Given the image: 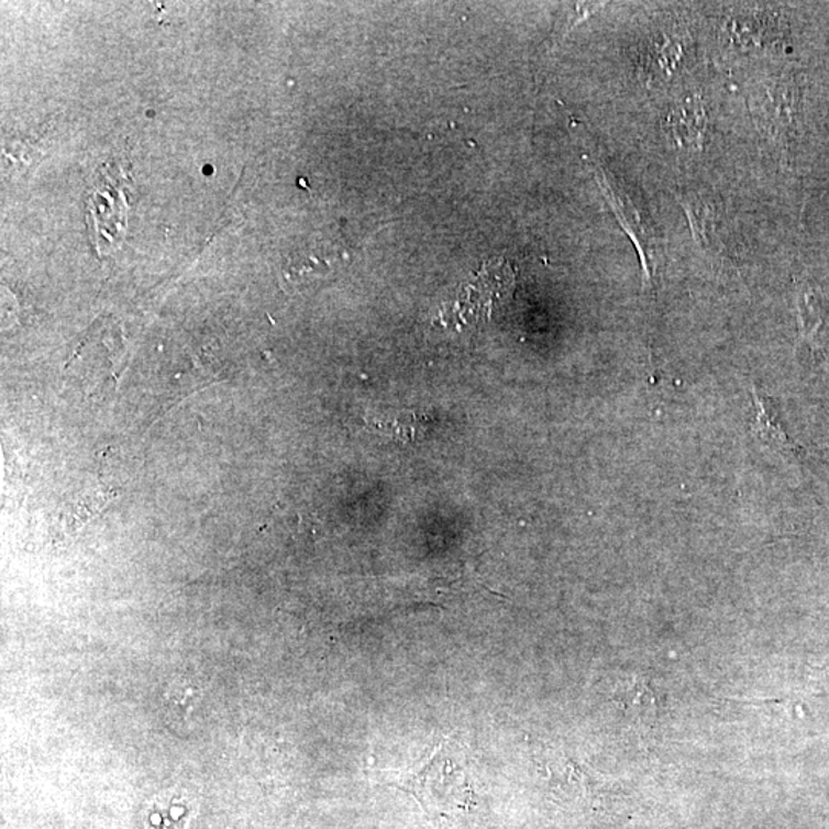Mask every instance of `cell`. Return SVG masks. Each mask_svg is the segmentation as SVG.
<instances>
[{
    "label": "cell",
    "mask_w": 829,
    "mask_h": 829,
    "mask_svg": "<svg viewBox=\"0 0 829 829\" xmlns=\"http://www.w3.org/2000/svg\"><path fill=\"white\" fill-rule=\"evenodd\" d=\"M398 786L417 796L424 808L435 813L436 817L443 811H467V805L474 797L466 755L451 739L441 741L420 770L401 776Z\"/></svg>",
    "instance_id": "6da1fadb"
},
{
    "label": "cell",
    "mask_w": 829,
    "mask_h": 829,
    "mask_svg": "<svg viewBox=\"0 0 829 829\" xmlns=\"http://www.w3.org/2000/svg\"><path fill=\"white\" fill-rule=\"evenodd\" d=\"M707 123L703 103L697 99H685L674 104L664 122L666 137L682 150H696L703 141Z\"/></svg>",
    "instance_id": "7a4b0ae2"
},
{
    "label": "cell",
    "mask_w": 829,
    "mask_h": 829,
    "mask_svg": "<svg viewBox=\"0 0 829 829\" xmlns=\"http://www.w3.org/2000/svg\"><path fill=\"white\" fill-rule=\"evenodd\" d=\"M753 433L763 444L770 445L776 452L782 453H796V444L789 440L786 435L784 428H782L781 418H778V410L774 401L765 395L759 393L758 389H753Z\"/></svg>",
    "instance_id": "3957f363"
},
{
    "label": "cell",
    "mask_w": 829,
    "mask_h": 829,
    "mask_svg": "<svg viewBox=\"0 0 829 829\" xmlns=\"http://www.w3.org/2000/svg\"><path fill=\"white\" fill-rule=\"evenodd\" d=\"M684 54L685 46L681 37L662 33L652 38L649 48H646V71L656 76L672 75Z\"/></svg>",
    "instance_id": "277c9868"
},
{
    "label": "cell",
    "mask_w": 829,
    "mask_h": 829,
    "mask_svg": "<svg viewBox=\"0 0 829 829\" xmlns=\"http://www.w3.org/2000/svg\"><path fill=\"white\" fill-rule=\"evenodd\" d=\"M425 418L420 417L410 410L398 412L393 418H375L369 422V428L374 429L379 435L394 438L401 443H412L421 430H424Z\"/></svg>",
    "instance_id": "5b68a950"
},
{
    "label": "cell",
    "mask_w": 829,
    "mask_h": 829,
    "mask_svg": "<svg viewBox=\"0 0 829 829\" xmlns=\"http://www.w3.org/2000/svg\"><path fill=\"white\" fill-rule=\"evenodd\" d=\"M797 309H799L800 339L811 349L813 354H820L822 346H820L819 333L824 319L813 294H802L797 300Z\"/></svg>",
    "instance_id": "8992f818"
},
{
    "label": "cell",
    "mask_w": 829,
    "mask_h": 829,
    "mask_svg": "<svg viewBox=\"0 0 829 829\" xmlns=\"http://www.w3.org/2000/svg\"><path fill=\"white\" fill-rule=\"evenodd\" d=\"M621 700L623 707L633 712L634 719L650 720L652 718L654 712L653 692L641 682L634 681L633 685L623 688Z\"/></svg>",
    "instance_id": "52a82bcc"
}]
</instances>
